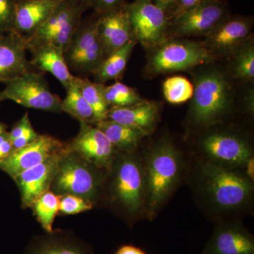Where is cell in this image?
<instances>
[{"instance_id": "cell-5", "label": "cell", "mask_w": 254, "mask_h": 254, "mask_svg": "<svg viewBox=\"0 0 254 254\" xmlns=\"http://www.w3.org/2000/svg\"><path fill=\"white\" fill-rule=\"evenodd\" d=\"M150 50L145 73L151 76L186 71L210 63L215 58L204 43L176 38L167 39Z\"/></svg>"}, {"instance_id": "cell-15", "label": "cell", "mask_w": 254, "mask_h": 254, "mask_svg": "<svg viewBox=\"0 0 254 254\" xmlns=\"http://www.w3.org/2000/svg\"><path fill=\"white\" fill-rule=\"evenodd\" d=\"M66 148L67 146L43 163L21 172L13 178L21 192L23 208L31 206L36 198L51 188L60 159Z\"/></svg>"}, {"instance_id": "cell-6", "label": "cell", "mask_w": 254, "mask_h": 254, "mask_svg": "<svg viewBox=\"0 0 254 254\" xmlns=\"http://www.w3.org/2000/svg\"><path fill=\"white\" fill-rule=\"evenodd\" d=\"M98 168L67 146L62 155L52 189L57 195L72 194L94 201L101 187Z\"/></svg>"}, {"instance_id": "cell-18", "label": "cell", "mask_w": 254, "mask_h": 254, "mask_svg": "<svg viewBox=\"0 0 254 254\" xmlns=\"http://www.w3.org/2000/svg\"><path fill=\"white\" fill-rule=\"evenodd\" d=\"M203 254H254V238L237 222H223L215 228Z\"/></svg>"}, {"instance_id": "cell-2", "label": "cell", "mask_w": 254, "mask_h": 254, "mask_svg": "<svg viewBox=\"0 0 254 254\" xmlns=\"http://www.w3.org/2000/svg\"><path fill=\"white\" fill-rule=\"evenodd\" d=\"M183 158L173 142L162 140L152 147L144 162L145 215L153 220L176 190Z\"/></svg>"}, {"instance_id": "cell-23", "label": "cell", "mask_w": 254, "mask_h": 254, "mask_svg": "<svg viewBox=\"0 0 254 254\" xmlns=\"http://www.w3.org/2000/svg\"><path fill=\"white\" fill-rule=\"evenodd\" d=\"M93 125L105 133L115 150L123 153L133 152L142 138L149 134L139 128L126 126L109 120H102Z\"/></svg>"}, {"instance_id": "cell-29", "label": "cell", "mask_w": 254, "mask_h": 254, "mask_svg": "<svg viewBox=\"0 0 254 254\" xmlns=\"http://www.w3.org/2000/svg\"><path fill=\"white\" fill-rule=\"evenodd\" d=\"M103 92L110 108L129 106L142 100L133 88L120 81H116L110 86L103 85Z\"/></svg>"}, {"instance_id": "cell-21", "label": "cell", "mask_w": 254, "mask_h": 254, "mask_svg": "<svg viewBox=\"0 0 254 254\" xmlns=\"http://www.w3.org/2000/svg\"><path fill=\"white\" fill-rule=\"evenodd\" d=\"M160 114L158 103L142 100L136 104L121 108H111L106 120L139 128L148 132L153 129Z\"/></svg>"}, {"instance_id": "cell-33", "label": "cell", "mask_w": 254, "mask_h": 254, "mask_svg": "<svg viewBox=\"0 0 254 254\" xmlns=\"http://www.w3.org/2000/svg\"><path fill=\"white\" fill-rule=\"evenodd\" d=\"M18 0H0V34L14 29Z\"/></svg>"}, {"instance_id": "cell-43", "label": "cell", "mask_w": 254, "mask_h": 254, "mask_svg": "<svg viewBox=\"0 0 254 254\" xmlns=\"http://www.w3.org/2000/svg\"><path fill=\"white\" fill-rule=\"evenodd\" d=\"M5 100H6V98H5L4 93H3L2 91H0V103L4 101Z\"/></svg>"}, {"instance_id": "cell-7", "label": "cell", "mask_w": 254, "mask_h": 254, "mask_svg": "<svg viewBox=\"0 0 254 254\" xmlns=\"http://www.w3.org/2000/svg\"><path fill=\"white\" fill-rule=\"evenodd\" d=\"M87 9L83 0H61L44 24L26 39L27 50L51 45L64 53Z\"/></svg>"}, {"instance_id": "cell-17", "label": "cell", "mask_w": 254, "mask_h": 254, "mask_svg": "<svg viewBox=\"0 0 254 254\" xmlns=\"http://www.w3.org/2000/svg\"><path fill=\"white\" fill-rule=\"evenodd\" d=\"M126 4L118 9L98 14L97 16V33L105 58L135 39Z\"/></svg>"}, {"instance_id": "cell-38", "label": "cell", "mask_w": 254, "mask_h": 254, "mask_svg": "<svg viewBox=\"0 0 254 254\" xmlns=\"http://www.w3.org/2000/svg\"><path fill=\"white\" fill-rule=\"evenodd\" d=\"M13 152L12 141L9 132L4 131L0 133V161L7 158Z\"/></svg>"}, {"instance_id": "cell-28", "label": "cell", "mask_w": 254, "mask_h": 254, "mask_svg": "<svg viewBox=\"0 0 254 254\" xmlns=\"http://www.w3.org/2000/svg\"><path fill=\"white\" fill-rule=\"evenodd\" d=\"M232 63L234 76L245 81H254V46L251 40L247 39L237 47Z\"/></svg>"}, {"instance_id": "cell-11", "label": "cell", "mask_w": 254, "mask_h": 254, "mask_svg": "<svg viewBox=\"0 0 254 254\" xmlns=\"http://www.w3.org/2000/svg\"><path fill=\"white\" fill-rule=\"evenodd\" d=\"M126 8L137 43L152 50L168 39L170 18L152 0H134Z\"/></svg>"}, {"instance_id": "cell-31", "label": "cell", "mask_w": 254, "mask_h": 254, "mask_svg": "<svg viewBox=\"0 0 254 254\" xmlns=\"http://www.w3.org/2000/svg\"><path fill=\"white\" fill-rule=\"evenodd\" d=\"M29 254H89L81 246L58 238H50L33 247Z\"/></svg>"}, {"instance_id": "cell-3", "label": "cell", "mask_w": 254, "mask_h": 254, "mask_svg": "<svg viewBox=\"0 0 254 254\" xmlns=\"http://www.w3.org/2000/svg\"><path fill=\"white\" fill-rule=\"evenodd\" d=\"M191 99L187 124L195 129H204L221 123L231 113L233 89L225 73L209 68L195 76Z\"/></svg>"}, {"instance_id": "cell-1", "label": "cell", "mask_w": 254, "mask_h": 254, "mask_svg": "<svg viewBox=\"0 0 254 254\" xmlns=\"http://www.w3.org/2000/svg\"><path fill=\"white\" fill-rule=\"evenodd\" d=\"M197 175L200 196L215 213H240L252 203L254 181L244 171L202 161Z\"/></svg>"}, {"instance_id": "cell-14", "label": "cell", "mask_w": 254, "mask_h": 254, "mask_svg": "<svg viewBox=\"0 0 254 254\" xmlns=\"http://www.w3.org/2000/svg\"><path fill=\"white\" fill-rule=\"evenodd\" d=\"M80 124L79 131L69 148L98 168H110L116 155L113 144L95 125Z\"/></svg>"}, {"instance_id": "cell-4", "label": "cell", "mask_w": 254, "mask_h": 254, "mask_svg": "<svg viewBox=\"0 0 254 254\" xmlns=\"http://www.w3.org/2000/svg\"><path fill=\"white\" fill-rule=\"evenodd\" d=\"M110 168V200L133 222L145 215L144 163L130 152L115 155Z\"/></svg>"}, {"instance_id": "cell-39", "label": "cell", "mask_w": 254, "mask_h": 254, "mask_svg": "<svg viewBox=\"0 0 254 254\" xmlns=\"http://www.w3.org/2000/svg\"><path fill=\"white\" fill-rule=\"evenodd\" d=\"M115 254H148L140 247L134 245H125L121 246Z\"/></svg>"}, {"instance_id": "cell-36", "label": "cell", "mask_w": 254, "mask_h": 254, "mask_svg": "<svg viewBox=\"0 0 254 254\" xmlns=\"http://www.w3.org/2000/svg\"><path fill=\"white\" fill-rule=\"evenodd\" d=\"M205 1L208 0H176L175 8L171 13L170 20Z\"/></svg>"}, {"instance_id": "cell-35", "label": "cell", "mask_w": 254, "mask_h": 254, "mask_svg": "<svg viewBox=\"0 0 254 254\" xmlns=\"http://www.w3.org/2000/svg\"><path fill=\"white\" fill-rule=\"evenodd\" d=\"M31 128H33V127H32L31 121H30L29 116H28V113H26L22 118L18 120L17 123H15L14 127L9 132L11 141L22 136Z\"/></svg>"}, {"instance_id": "cell-12", "label": "cell", "mask_w": 254, "mask_h": 254, "mask_svg": "<svg viewBox=\"0 0 254 254\" xmlns=\"http://www.w3.org/2000/svg\"><path fill=\"white\" fill-rule=\"evenodd\" d=\"M220 0H208L170 20L168 36L173 38L205 36L227 16Z\"/></svg>"}, {"instance_id": "cell-37", "label": "cell", "mask_w": 254, "mask_h": 254, "mask_svg": "<svg viewBox=\"0 0 254 254\" xmlns=\"http://www.w3.org/2000/svg\"><path fill=\"white\" fill-rule=\"evenodd\" d=\"M38 136L39 134L35 131L34 128H31L22 136L12 141L13 151L30 144L32 142L34 141Z\"/></svg>"}, {"instance_id": "cell-8", "label": "cell", "mask_w": 254, "mask_h": 254, "mask_svg": "<svg viewBox=\"0 0 254 254\" xmlns=\"http://www.w3.org/2000/svg\"><path fill=\"white\" fill-rule=\"evenodd\" d=\"M6 100L24 107L50 113H61L62 100L50 90L44 75L36 69L23 73L4 83Z\"/></svg>"}, {"instance_id": "cell-16", "label": "cell", "mask_w": 254, "mask_h": 254, "mask_svg": "<svg viewBox=\"0 0 254 254\" xmlns=\"http://www.w3.org/2000/svg\"><path fill=\"white\" fill-rule=\"evenodd\" d=\"M253 18L247 16H227L207 35L203 42L214 56L234 52L249 39Z\"/></svg>"}, {"instance_id": "cell-34", "label": "cell", "mask_w": 254, "mask_h": 254, "mask_svg": "<svg viewBox=\"0 0 254 254\" xmlns=\"http://www.w3.org/2000/svg\"><path fill=\"white\" fill-rule=\"evenodd\" d=\"M88 8H93L97 14L118 9L126 4L125 0H83Z\"/></svg>"}, {"instance_id": "cell-32", "label": "cell", "mask_w": 254, "mask_h": 254, "mask_svg": "<svg viewBox=\"0 0 254 254\" xmlns=\"http://www.w3.org/2000/svg\"><path fill=\"white\" fill-rule=\"evenodd\" d=\"M91 200L72 194L60 195L59 211L64 215H75L93 208Z\"/></svg>"}, {"instance_id": "cell-13", "label": "cell", "mask_w": 254, "mask_h": 254, "mask_svg": "<svg viewBox=\"0 0 254 254\" xmlns=\"http://www.w3.org/2000/svg\"><path fill=\"white\" fill-rule=\"evenodd\" d=\"M66 146L54 137L39 134L34 141L14 150L7 158L1 160L0 170L14 178L21 172L33 168L52 155L60 153Z\"/></svg>"}, {"instance_id": "cell-19", "label": "cell", "mask_w": 254, "mask_h": 254, "mask_svg": "<svg viewBox=\"0 0 254 254\" xmlns=\"http://www.w3.org/2000/svg\"><path fill=\"white\" fill-rule=\"evenodd\" d=\"M26 38L14 31L0 34V83L34 70L26 58Z\"/></svg>"}, {"instance_id": "cell-24", "label": "cell", "mask_w": 254, "mask_h": 254, "mask_svg": "<svg viewBox=\"0 0 254 254\" xmlns=\"http://www.w3.org/2000/svg\"><path fill=\"white\" fill-rule=\"evenodd\" d=\"M137 43L136 40H131L106 57L93 73L94 82L105 84L112 80H118L123 77L128 60Z\"/></svg>"}, {"instance_id": "cell-10", "label": "cell", "mask_w": 254, "mask_h": 254, "mask_svg": "<svg viewBox=\"0 0 254 254\" xmlns=\"http://www.w3.org/2000/svg\"><path fill=\"white\" fill-rule=\"evenodd\" d=\"M202 161L230 169H242L253 157L247 140L235 132L213 131L205 133L198 143Z\"/></svg>"}, {"instance_id": "cell-27", "label": "cell", "mask_w": 254, "mask_h": 254, "mask_svg": "<svg viewBox=\"0 0 254 254\" xmlns=\"http://www.w3.org/2000/svg\"><path fill=\"white\" fill-rule=\"evenodd\" d=\"M59 195L49 190L40 195L31 205L37 220L48 233H53V223L59 211Z\"/></svg>"}, {"instance_id": "cell-20", "label": "cell", "mask_w": 254, "mask_h": 254, "mask_svg": "<svg viewBox=\"0 0 254 254\" xmlns=\"http://www.w3.org/2000/svg\"><path fill=\"white\" fill-rule=\"evenodd\" d=\"M61 0H18L14 29L27 38L34 35Z\"/></svg>"}, {"instance_id": "cell-9", "label": "cell", "mask_w": 254, "mask_h": 254, "mask_svg": "<svg viewBox=\"0 0 254 254\" xmlns=\"http://www.w3.org/2000/svg\"><path fill=\"white\" fill-rule=\"evenodd\" d=\"M96 20L81 21L64 52L70 71L77 73L79 77L93 75L105 58L97 33Z\"/></svg>"}, {"instance_id": "cell-30", "label": "cell", "mask_w": 254, "mask_h": 254, "mask_svg": "<svg viewBox=\"0 0 254 254\" xmlns=\"http://www.w3.org/2000/svg\"><path fill=\"white\" fill-rule=\"evenodd\" d=\"M163 92L164 97L168 103L181 104L191 99L193 86L184 76H172L164 82Z\"/></svg>"}, {"instance_id": "cell-40", "label": "cell", "mask_w": 254, "mask_h": 254, "mask_svg": "<svg viewBox=\"0 0 254 254\" xmlns=\"http://www.w3.org/2000/svg\"><path fill=\"white\" fill-rule=\"evenodd\" d=\"M154 4L158 5L168 14L173 12L176 0H152Z\"/></svg>"}, {"instance_id": "cell-26", "label": "cell", "mask_w": 254, "mask_h": 254, "mask_svg": "<svg viewBox=\"0 0 254 254\" xmlns=\"http://www.w3.org/2000/svg\"><path fill=\"white\" fill-rule=\"evenodd\" d=\"M75 82L82 95L95 112L98 123L106 120L110 108L103 95V86L104 84L91 81L87 77L79 76H75Z\"/></svg>"}, {"instance_id": "cell-22", "label": "cell", "mask_w": 254, "mask_h": 254, "mask_svg": "<svg viewBox=\"0 0 254 254\" xmlns=\"http://www.w3.org/2000/svg\"><path fill=\"white\" fill-rule=\"evenodd\" d=\"M32 66L41 72H48L56 78L65 90L72 83L75 76L70 71L64 57L63 51L51 45L30 50Z\"/></svg>"}, {"instance_id": "cell-25", "label": "cell", "mask_w": 254, "mask_h": 254, "mask_svg": "<svg viewBox=\"0 0 254 254\" xmlns=\"http://www.w3.org/2000/svg\"><path fill=\"white\" fill-rule=\"evenodd\" d=\"M64 99L62 100V110L78 120L80 123L95 125L98 123L95 112L85 99L76 82L75 78L67 89Z\"/></svg>"}, {"instance_id": "cell-41", "label": "cell", "mask_w": 254, "mask_h": 254, "mask_svg": "<svg viewBox=\"0 0 254 254\" xmlns=\"http://www.w3.org/2000/svg\"><path fill=\"white\" fill-rule=\"evenodd\" d=\"M243 169H245V175H247L251 180L254 181V156L252 157L247 160V163L245 164V167Z\"/></svg>"}, {"instance_id": "cell-42", "label": "cell", "mask_w": 254, "mask_h": 254, "mask_svg": "<svg viewBox=\"0 0 254 254\" xmlns=\"http://www.w3.org/2000/svg\"><path fill=\"white\" fill-rule=\"evenodd\" d=\"M6 125L3 123H0V133H1V132L6 131Z\"/></svg>"}]
</instances>
